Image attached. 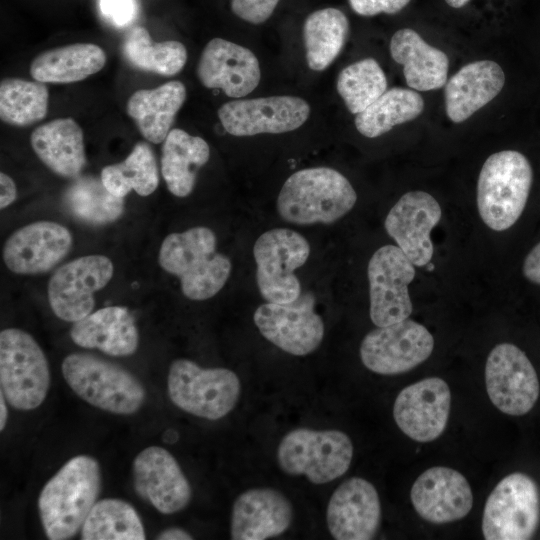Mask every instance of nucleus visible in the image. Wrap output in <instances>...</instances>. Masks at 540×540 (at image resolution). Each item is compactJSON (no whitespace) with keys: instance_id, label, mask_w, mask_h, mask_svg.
I'll use <instances>...</instances> for the list:
<instances>
[{"instance_id":"obj_1","label":"nucleus","mask_w":540,"mask_h":540,"mask_svg":"<svg viewBox=\"0 0 540 540\" xmlns=\"http://www.w3.org/2000/svg\"><path fill=\"white\" fill-rule=\"evenodd\" d=\"M101 491V469L89 455L67 461L44 485L38 511L50 540L71 539L81 530Z\"/></svg>"},{"instance_id":"obj_12","label":"nucleus","mask_w":540,"mask_h":540,"mask_svg":"<svg viewBox=\"0 0 540 540\" xmlns=\"http://www.w3.org/2000/svg\"><path fill=\"white\" fill-rule=\"evenodd\" d=\"M434 338L428 329L411 319L377 327L365 335L360 358L370 371L380 375L407 372L432 353Z\"/></svg>"},{"instance_id":"obj_28","label":"nucleus","mask_w":540,"mask_h":540,"mask_svg":"<svg viewBox=\"0 0 540 540\" xmlns=\"http://www.w3.org/2000/svg\"><path fill=\"white\" fill-rule=\"evenodd\" d=\"M37 157L55 174L76 178L86 163L83 131L72 118L38 126L30 136Z\"/></svg>"},{"instance_id":"obj_32","label":"nucleus","mask_w":540,"mask_h":540,"mask_svg":"<svg viewBox=\"0 0 540 540\" xmlns=\"http://www.w3.org/2000/svg\"><path fill=\"white\" fill-rule=\"evenodd\" d=\"M349 35V21L336 8L314 11L305 20L303 39L306 61L311 70L328 68L343 49Z\"/></svg>"},{"instance_id":"obj_25","label":"nucleus","mask_w":540,"mask_h":540,"mask_svg":"<svg viewBox=\"0 0 540 540\" xmlns=\"http://www.w3.org/2000/svg\"><path fill=\"white\" fill-rule=\"evenodd\" d=\"M72 341L86 349H98L115 357L129 356L139 345L134 317L123 306H108L73 323Z\"/></svg>"},{"instance_id":"obj_14","label":"nucleus","mask_w":540,"mask_h":540,"mask_svg":"<svg viewBox=\"0 0 540 540\" xmlns=\"http://www.w3.org/2000/svg\"><path fill=\"white\" fill-rule=\"evenodd\" d=\"M113 273L112 261L99 254L81 256L61 265L48 283L52 312L72 323L86 317L94 308V293L108 284Z\"/></svg>"},{"instance_id":"obj_43","label":"nucleus","mask_w":540,"mask_h":540,"mask_svg":"<svg viewBox=\"0 0 540 540\" xmlns=\"http://www.w3.org/2000/svg\"><path fill=\"white\" fill-rule=\"evenodd\" d=\"M522 270L528 281L540 285V242L526 255Z\"/></svg>"},{"instance_id":"obj_39","label":"nucleus","mask_w":540,"mask_h":540,"mask_svg":"<svg viewBox=\"0 0 540 540\" xmlns=\"http://www.w3.org/2000/svg\"><path fill=\"white\" fill-rule=\"evenodd\" d=\"M336 86L347 109L358 114L387 90V79L378 62L366 58L345 67Z\"/></svg>"},{"instance_id":"obj_20","label":"nucleus","mask_w":540,"mask_h":540,"mask_svg":"<svg viewBox=\"0 0 540 540\" xmlns=\"http://www.w3.org/2000/svg\"><path fill=\"white\" fill-rule=\"evenodd\" d=\"M382 511L378 492L368 480L351 477L332 493L326 523L336 540H369L376 535Z\"/></svg>"},{"instance_id":"obj_6","label":"nucleus","mask_w":540,"mask_h":540,"mask_svg":"<svg viewBox=\"0 0 540 540\" xmlns=\"http://www.w3.org/2000/svg\"><path fill=\"white\" fill-rule=\"evenodd\" d=\"M353 444L340 430L297 428L288 432L277 448L280 469L291 476L304 475L321 485L344 475L351 465Z\"/></svg>"},{"instance_id":"obj_8","label":"nucleus","mask_w":540,"mask_h":540,"mask_svg":"<svg viewBox=\"0 0 540 540\" xmlns=\"http://www.w3.org/2000/svg\"><path fill=\"white\" fill-rule=\"evenodd\" d=\"M0 384L7 402L18 410H33L50 387L47 358L27 332L7 328L0 333Z\"/></svg>"},{"instance_id":"obj_46","label":"nucleus","mask_w":540,"mask_h":540,"mask_svg":"<svg viewBox=\"0 0 540 540\" xmlns=\"http://www.w3.org/2000/svg\"><path fill=\"white\" fill-rule=\"evenodd\" d=\"M6 398L3 392H0V430L3 431L8 418V409L6 406Z\"/></svg>"},{"instance_id":"obj_15","label":"nucleus","mask_w":540,"mask_h":540,"mask_svg":"<svg viewBox=\"0 0 540 540\" xmlns=\"http://www.w3.org/2000/svg\"><path fill=\"white\" fill-rule=\"evenodd\" d=\"M485 383L494 406L512 416L528 413L540 393L538 376L531 361L511 343L498 344L489 353Z\"/></svg>"},{"instance_id":"obj_13","label":"nucleus","mask_w":540,"mask_h":540,"mask_svg":"<svg viewBox=\"0 0 540 540\" xmlns=\"http://www.w3.org/2000/svg\"><path fill=\"white\" fill-rule=\"evenodd\" d=\"M253 320L265 339L295 356L314 352L324 337V322L315 312V296L311 292L289 303L261 304Z\"/></svg>"},{"instance_id":"obj_3","label":"nucleus","mask_w":540,"mask_h":540,"mask_svg":"<svg viewBox=\"0 0 540 540\" xmlns=\"http://www.w3.org/2000/svg\"><path fill=\"white\" fill-rule=\"evenodd\" d=\"M357 194L349 180L329 167H313L293 173L278 198L280 217L295 225L332 224L354 207Z\"/></svg>"},{"instance_id":"obj_35","label":"nucleus","mask_w":540,"mask_h":540,"mask_svg":"<svg viewBox=\"0 0 540 540\" xmlns=\"http://www.w3.org/2000/svg\"><path fill=\"white\" fill-rule=\"evenodd\" d=\"M122 51L127 61L137 69L167 77L178 74L187 61V50L181 42H153L142 26L133 27L127 33Z\"/></svg>"},{"instance_id":"obj_38","label":"nucleus","mask_w":540,"mask_h":540,"mask_svg":"<svg viewBox=\"0 0 540 540\" xmlns=\"http://www.w3.org/2000/svg\"><path fill=\"white\" fill-rule=\"evenodd\" d=\"M48 98L43 82L5 78L0 83V118L12 126L32 125L46 116Z\"/></svg>"},{"instance_id":"obj_2","label":"nucleus","mask_w":540,"mask_h":540,"mask_svg":"<svg viewBox=\"0 0 540 540\" xmlns=\"http://www.w3.org/2000/svg\"><path fill=\"white\" fill-rule=\"evenodd\" d=\"M215 233L197 226L171 233L162 241L158 263L167 273L177 276L183 294L195 301L215 296L227 282L232 264L217 252Z\"/></svg>"},{"instance_id":"obj_26","label":"nucleus","mask_w":540,"mask_h":540,"mask_svg":"<svg viewBox=\"0 0 540 540\" xmlns=\"http://www.w3.org/2000/svg\"><path fill=\"white\" fill-rule=\"evenodd\" d=\"M505 74L491 60L464 65L445 84V109L448 118L461 123L493 100L502 90Z\"/></svg>"},{"instance_id":"obj_17","label":"nucleus","mask_w":540,"mask_h":540,"mask_svg":"<svg viewBox=\"0 0 540 540\" xmlns=\"http://www.w3.org/2000/svg\"><path fill=\"white\" fill-rule=\"evenodd\" d=\"M132 477L139 497L162 514L177 513L190 503L188 479L175 457L160 446H149L134 458Z\"/></svg>"},{"instance_id":"obj_29","label":"nucleus","mask_w":540,"mask_h":540,"mask_svg":"<svg viewBox=\"0 0 540 540\" xmlns=\"http://www.w3.org/2000/svg\"><path fill=\"white\" fill-rule=\"evenodd\" d=\"M186 87L180 81H170L154 89L134 92L126 105L141 135L158 144L170 132L177 112L186 99Z\"/></svg>"},{"instance_id":"obj_48","label":"nucleus","mask_w":540,"mask_h":540,"mask_svg":"<svg viewBox=\"0 0 540 540\" xmlns=\"http://www.w3.org/2000/svg\"><path fill=\"white\" fill-rule=\"evenodd\" d=\"M446 3L453 8H461L467 4L469 0H445Z\"/></svg>"},{"instance_id":"obj_23","label":"nucleus","mask_w":540,"mask_h":540,"mask_svg":"<svg viewBox=\"0 0 540 540\" xmlns=\"http://www.w3.org/2000/svg\"><path fill=\"white\" fill-rule=\"evenodd\" d=\"M410 497L419 516L435 524L464 518L473 504L466 478L444 466H435L420 474L412 485Z\"/></svg>"},{"instance_id":"obj_36","label":"nucleus","mask_w":540,"mask_h":540,"mask_svg":"<svg viewBox=\"0 0 540 540\" xmlns=\"http://www.w3.org/2000/svg\"><path fill=\"white\" fill-rule=\"evenodd\" d=\"M101 181L113 195L124 198L131 190L140 196L152 194L159 184L154 153L146 142H138L120 163L105 166Z\"/></svg>"},{"instance_id":"obj_11","label":"nucleus","mask_w":540,"mask_h":540,"mask_svg":"<svg viewBox=\"0 0 540 540\" xmlns=\"http://www.w3.org/2000/svg\"><path fill=\"white\" fill-rule=\"evenodd\" d=\"M415 265L398 246L384 245L369 260L370 318L377 327L409 318L413 305L408 286L416 275Z\"/></svg>"},{"instance_id":"obj_31","label":"nucleus","mask_w":540,"mask_h":540,"mask_svg":"<svg viewBox=\"0 0 540 540\" xmlns=\"http://www.w3.org/2000/svg\"><path fill=\"white\" fill-rule=\"evenodd\" d=\"M105 63L102 48L76 43L39 54L30 64V75L43 83H73L99 72Z\"/></svg>"},{"instance_id":"obj_22","label":"nucleus","mask_w":540,"mask_h":540,"mask_svg":"<svg viewBox=\"0 0 540 540\" xmlns=\"http://www.w3.org/2000/svg\"><path fill=\"white\" fill-rule=\"evenodd\" d=\"M196 72L204 87L221 89L231 98L250 94L261 78L255 54L246 47L221 38H213L206 44Z\"/></svg>"},{"instance_id":"obj_19","label":"nucleus","mask_w":540,"mask_h":540,"mask_svg":"<svg viewBox=\"0 0 540 540\" xmlns=\"http://www.w3.org/2000/svg\"><path fill=\"white\" fill-rule=\"evenodd\" d=\"M441 216V207L432 195L420 190L410 191L390 209L384 227L407 258L415 266L423 267L433 258L430 233Z\"/></svg>"},{"instance_id":"obj_5","label":"nucleus","mask_w":540,"mask_h":540,"mask_svg":"<svg viewBox=\"0 0 540 540\" xmlns=\"http://www.w3.org/2000/svg\"><path fill=\"white\" fill-rule=\"evenodd\" d=\"M61 370L73 392L101 410L131 415L145 401V388L131 372L95 355L69 354L64 358Z\"/></svg>"},{"instance_id":"obj_9","label":"nucleus","mask_w":540,"mask_h":540,"mask_svg":"<svg viewBox=\"0 0 540 540\" xmlns=\"http://www.w3.org/2000/svg\"><path fill=\"white\" fill-rule=\"evenodd\" d=\"M310 245L304 236L288 228H274L261 234L253 246L256 282L263 299L289 303L301 295L295 270L305 264Z\"/></svg>"},{"instance_id":"obj_21","label":"nucleus","mask_w":540,"mask_h":540,"mask_svg":"<svg viewBox=\"0 0 540 540\" xmlns=\"http://www.w3.org/2000/svg\"><path fill=\"white\" fill-rule=\"evenodd\" d=\"M72 235L53 221H37L13 232L3 247V260L13 273L47 272L62 261L72 246Z\"/></svg>"},{"instance_id":"obj_16","label":"nucleus","mask_w":540,"mask_h":540,"mask_svg":"<svg viewBox=\"0 0 540 540\" xmlns=\"http://www.w3.org/2000/svg\"><path fill=\"white\" fill-rule=\"evenodd\" d=\"M309 115V104L296 96L233 100L218 109L223 128L238 137L290 132L302 126Z\"/></svg>"},{"instance_id":"obj_27","label":"nucleus","mask_w":540,"mask_h":540,"mask_svg":"<svg viewBox=\"0 0 540 540\" xmlns=\"http://www.w3.org/2000/svg\"><path fill=\"white\" fill-rule=\"evenodd\" d=\"M389 48L393 60L403 65L405 81L410 88L430 91L446 84L449 67L447 55L426 43L413 29L396 31Z\"/></svg>"},{"instance_id":"obj_42","label":"nucleus","mask_w":540,"mask_h":540,"mask_svg":"<svg viewBox=\"0 0 540 540\" xmlns=\"http://www.w3.org/2000/svg\"><path fill=\"white\" fill-rule=\"evenodd\" d=\"M411 0H349L353 11L361 16H375L380 13L396 14Z\"/></svg>"},{"instance_id":"obj_37","label":"nucleus","mask_w":540,"mask_h":540,"mask_svg":"<svg viewBox=\"0 0 540 540\" xmlns=\"http://www.w3.org/2000/svg\"><path fill=\"white\" fill-rule=\"evenodd\" d=\"M64 206L77 220L94 226L119 219L124 212V200L110 193L101 179L77 178L65 191Z\"/></svg>"},{"instance_id":"obj_44","label":"nucleus","mask_w":540,"mask_h":540,"mask_svg":"<svg viewBox=\"0 0 540 540\" xmlns=\"http://www.w3.org/2000/svg\"><path fill=\"white\" fill-rule=\"evenodd\" d=\"M0 190V208L4 209L16 199L17 189L13 179L3 172L0 173Z\"/></svg>"},{"instance_id":"obj_33","label":"nucleus","mask_w":540,"mask_h":540,"mask_svg":"<svg viewBox=\"0 0 540 540\" xmlns=\"http://www.w3.org/2000/svg\"><path fill=\"white\" fill-rule=\"evenodd\" d=\"M423 109L424 100L416 90L393 87L356 114L355 126L363 136L375 138L387 133L395 125L417 118Z\"/></svg>"},{"instance_id":"obj_18","label":"nucleus","mask_w":540,"mask_h":540,"mask_svg":"<svg viewBox=\"0 0 540 540\" xmlns=\"http://www.w3.org/2000/svg\"><path fill=\"white\" fill-rule=\"evenodd\" d=\"M450 406L448 384L439 377H428L399 392L393 406V417L409 438L430 442L444 432Z\"/></svg>"},{"instance_id":"obj_41","label":"nucleus","mask_w":540,"mask_h":540,"mask_svg":"<svg viewBox=\"0 0 540 540\" xmlns=\"http://www.w3.org/2000/svg\"><path fill=\"white\" fill-rule=\"evenodd\" d=\"M99 9L116 27L130 25L138 13L136 0H99Z\"/></svg>"},{"instance_id":"obj_30","label":"nucleus","mask_w":540,"mask_h":540,"mask_svg":"<svg viewBox=\"0 0 540 540\" xmlns=\"http://www.w3.org/2000/svg\"><path fill=\"white\" fill-rule=\"evenodd\" d=\"M161 173L168 190L176 197L188 196L195 185L198 170L210 157L208 143L182 129H172L163 141Z\"/></svg>"},{"instance_id":"obj_4","label":"nucleus","mask_w":540,"mask_h":540,"mask_svg":"<svg viewBox=\"0 0 540 540\" xmlns=\"http://www.w3.org/2000/svg\"><path fill=\"white\" fill-rule=\"evenodd\" d=\"M533 169L529 160L515 150L490 155L477 181V208L482 221L494 231L512 227L526 206Z\"/></svg>"},{"instance_id":"obj_47","label":"nucleus","mask_w":540,"mask_h":540,"mask_svg":"<svg viewBox=\"0 0 540 540\" xmlns=\"http://www.w3.org/2000/svg\"><path fill=\"white\" fill-rule=\"evenodd\" d=\"M178 433L175 430L168 429L163 434V441L172 444L175 443L178 440Z\"/></svg>"},{"instance_id":"obj_10","label":"nucleus","mask_w":540,"mask_h":540,"mask_svg":"<svg viewBox=\"0 0 540 540\" xmlns=\"http://www.w3.org/2000/svg\"><path fill=\"white\" fill-rule=\"evenodd\" d=\"M540 522V491L528 475L515 472L505 476L488 496L482 517L487 540H526Z\"/></svg>"},{"instance_id":"obj_34","label":"nucleus","mask_w":540,"mask_h":540,"mask_svg":"<svg viewBox=\"0 0 540 540\" xmlns=\"http://www.w3.org/2000/svg\"><path fill=\"white\" fill-rule=\"evenodd\" d=\"M82 540H144L145 529L135 508L118 498L97 501L82 528Z\"/></svg>"},{"instance_id":"obj_40","label":"nucleus","mask_w":540,"mask_h":540,"mask_svg":"<svg viewBox=\"0 0 540 540\" xmlns=\"http://www.w3.org/2000/svg\"><path fill=\"white\" fill-rule=\"evenodd\" d=\"M280 0H231L233 13L251 24L265 22L274 12Z\"/></svg>"},{"instance_id":"obj_24","label":"nucleus","mask_w":540,"mask_h":540,"mask_svg":"<svg viewBox=\"0 0 540 540\" xmlns=\"http://www.w3.org/2000/svg\"><path fill=\"white\" fill-rule=\"evenodd\" d=\"M294 517L290 500L280 491L262 487L241 493L231 512L233 540H264L285 533Z\"/></svg>"},{"instance_id":"obj_7","label":"nucleus","mask_w":540,"mask_h":540,"mask_svg":"<svg viewBox=\"0 0 540 540\" xmlns=\"http://www.w3.org/2000/svg\"><path fill=\"white\" fill-rule=\"evenodd\" d=\"M168 395L179 409L208 420H218L236 406L241 383L227 368H202L189 359H176L169 368Z\"/></svg>"},{"instance_id":"obj_45","label":"nucleus","mask_w":540,"mask_h":540,"mask_svg":"<svg viewBox=\"0 0 540 540\" xmlns=\"http://www.w3.org/2000/svg\"><path fill=\"white\" fill-rule=\"evenodd\" d=\"M158 540H191L193 537L186 530L179 527H169L162 530L156 537Z\"/></svg>"}]
</instances>
